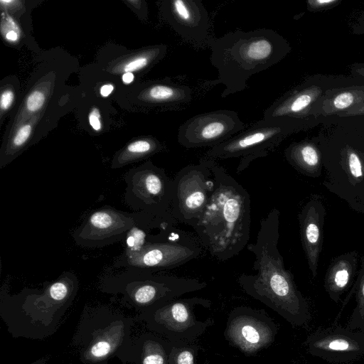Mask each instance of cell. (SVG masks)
Returning <instances> with one entry per match:
<instances>
[{"instance_id": "4", "label": "cell", "mask_w": 364, "mask_h": 364, "mask_svg": "<svg viewBox=\"0 0 364 364\" xmlns=\"http://www.w3.org/2000/svg\"><path fill=\"white\" fill-rule=\"evenodd\" d=\"M76 290L74 278L63 277L41 294H30L16 306L1 308V316L13 336L42 339L56 331Z\"/></svg>"}, {"instance_id": "27", "label": "cell", "mask_w": 364, "mask_h": 364, "mask_svg": "<svg viewBox=\"0 0 364 364\" xmlns=\"http://www.w3.org/2000/svg\"><path fill=\"white\" fill-rule=\"evenodd\" d=\"M350 71L352 77L364 85V63H355L351 65Z\"/></svg>"}, {"instance_id": "29", "label": "cell", "mask_w": 364, "mask_h": 364, "mask_svg": "<svg viewBox=\"0 0 364 364\" xmlns=\"http://www.w3.org/2000/svg\"><path fill=\"white\" fill-rule=\"evenodd\" d=\"M349 278L348 272L346 269H340L335 274L334 282L338 287H344L348 283Z\"/></svg>"}, {"instance_id": "9", "label": "cell", "mask_w": 364, "mask_h": 364, "mask_svg": "<svg viewBox=\"0 0 364 364\" xmlns=\"http://www.w3.org/2000/svg\"><path fill=\"white\" fill-rule=\"evenodd\" d=\"M246 128L237 113L230 109L196 114L181 124L178 142L186 149L212 148L228 141Z\"/></svg>"}, {"instance_id": "14", "label": "cell", "mask_w": 364, "mask_h": 364, "mask_svg": "<svg viewBox=\"0 0 364 364\" xmlns=\"http://www.w3.org/2000/svg\"><path fill=\"white\" fill-rule=\"evenodd\" d=\"M134 191L146 205L171 215L173 180L160 168L149 166L134 176Z\"/></svg>"}, {"instance_id": "28", "label": "cell", "mask_w": 364, "mask_h": 364, "mask_svg": "<svg viewBox=\"0 0 364 364\" xmlns=\"http://www.w3.org/2000/svg\"><path fill=\"white\" fill-rule=\"evenodd\" d=\"M14 99V92L11 90H6L1 94L0 106L2 111H6L12 105Z\"/></svg>"}, {"instance_id": "10", "label": "cell", "mask_w": 364, "mask_h": 364, "mask_svg": "<svg viewBox=\"0 0 364 364\" xmlns=\"http://www.w3.org/2000/svg\"><path fill=\"white\" fill-rule=\"evenodd\" d=\"M277 333V325L264 309L246 306L230 312L224 331L225 339L247 355L271 346Z\"/></svg>"}, {"instance_id": "34", "label": "cell", "mask_w": 364, "mask_h": 364, "mask_svg": "<svg viewBox=\"0 0 364 364\" xmlns=\"http://www.w3.org/2000/svg\"><path fill=\"white\" fill-rule=\"evenodd\" d=\"M113 89L114 87L110 84L104 85L100 88V94L103 97H107L112 92Z\"/></svg>"}, {"instance_id": "17", "label": "cell", "mask_w": 364, "mask_h": 364, "mask_svg": "<svg viewBox=\"0 0 364 364\" xmlns=\"http://www.w3.org/2000/svg\"><path fill=\"white\" fill-rule=\"evenodd\" d=\"M192 93L189 86L167 80L147 87L143 99L151 104L180 109L191 102Z\"/></svg>"}, {"instance_id": "22", "label": "cell", "mask_w": 364, "mask_h": 364, "mask_svg": "<svg viewBox=\"0 0 364 364\" xmlns=\"http://www.w3.org/2000/svg\"><path fill=\"white\" fill-rule=\"evenodd\" d=\"M146 235L144 230L133 227L127 234L126 245V254L127 257L139 252L148 243L146 242Z\"/></svg>"}, {"instance_id": "5", "label": "cell", "mask_w": 364, "mask_h": 364, "mask_svg": "<svg viewBox=\"0 0 364 364\" xmlns=\"http://www.w3.org/2000/svg\"><path fill=\"white\" fill-rule=\"evenodd\" d=\"M133 319L107 309L83 312L73 342L79 348L83 364H108L117 358L132 363Z\"/></svg>"}, {"instance_id": "12", "label": "cell", "mask_w": 364, "mask_h": 364, "mask_svg": "<svg viewBox=\"0 0 364 364\" xmlns=\"http://www.w3.org/2000/svg\"><path fill=\"white\" fill-rule=\"evenodd\" d=\"M164 8L168 23L181 38L196 46L208 45L210 21L200 0H169Z\"/></svg>"}, {"instance_id": "16", "label": "cell", "mask_w": 364, "mask_h": 364, "mask_svg": "<svg viewBox=\"0 0 364 364\" xmlns=\"http://www.w3.org/2000/svg\"><path fill=\"white\" fill-rule=\"evenodd\" d=\"M132 220L112 210H100L92 214L82 226L78 237L81 241H105L127 230Z\"/></svg>"}, {"instance_id": "7", "label": "cell", "mask_w": 364, "mask_h": 364, "mask_svg": "<svg viewBox=\"0 0 364 364\" xmlns=\"http://www.w3.org/2000/svg\"><path fill=\"white\" fill-rule=\"evenodd\" d=\"M211 304L210 299L202 297L177 298L140 314L138 318L151 331L171 342H194L214 323L212 318L198 320L194 310L198 306L208 309Z\"/></svg>"}, {"instance_id": "20", "label": "cell", "mask_w": 364, "mask_h": 364, "mask_svg": "<svg viewBox=\"0 0 364 364\" xmlns=\"http://www.w3.org/2000/svg\"><path fill=\"white\" fill-rule=\"evenodd\" d=\"M161 149V144L153 139H143L129 144L117 160L122 166L139 157L149 156Z\"/></svg>"}, {"instance_id": "25", "label": "cell", "mask_w": 364, "mask_h": 364, "mask_svg": "<svg viewBox=\"0 0 364 364\" xmlns=\"http://www.w3.org/2000/svg\"><path fill=\"white\" fill-rule=\"evenodd\" d=\"M341 2V0H308L306 6L310 12H318L331 9Z\"/></svg>"}, {"instance_id": "36", "label": "cell", "mask_w": 364, "mask_h": 364, "mask_svg": "<svg viewBox=\"0 0 364 364\" xmlns=\"http://www.w3.org/2000/svg\"><path fill=\"white\" fill-rule=\"evenodd\" d=\"M6 38L10 41H16L18 39V35L16 31H10L6 33Z\"/></svg>"}, {"instance_id": "32", "label": "cell", "mask_w": 364, "mask_h": 364, "mask_svg": "<svg viewBox=\"0 0 364 364\" xmlns=\"http://www.w3.org/2000/svg\"><path fill=\"white\" fill-rule=\"evenodd\" d=\"M364 115V102L358 105L346 112L338 115L339 117L350 116H363Z\"/></svg>"}, {"instance_id": "18", "label": "cell", "mask_w": 364, "mask_h": 364, "mask_svg": "<svg viewBox=\"0 0 364 364\" xmlns=\"http://www.w3.org/2000/svg\"><path fill=\"white\" fill-rule=\"evenodd\" d=\"M171 341L145 333L134 339L133 364H168Z\"/></svg>"}, {"instance_id": "21", "label": "cell", "mask_w": 364, "mask_h": 364, "mask_svg": "<svg viewBox=\"0 0 364 364\" xmlns=\"http://www.w3.org/2000/svg\"><path fill=\"white\" fill-rule=\"evenodd\" d=\"M168 364H198L200 346L194 342H171Z\"/></svg>"}, {"instance_id": "3", "label": "cell", "mask_w": 364, "mask_h": 364, "mask_svg": "<svg viewBox=\"0 0 364 364\" xmlns=\"http://www.w3.org/2000/svg\"><path fill=\"white\" fill-rule=\"evenodd\" d=\"M208 46L210 63L218 77L205 84L223 85L220 95L223 98L245 90L252 75L278 63L291 50L289 42L271 28L236 30L212 38Z\"/></svg>"}, {"instance_id": "30", "label": "cell", "mask_w": 364, "mask_h": 364, "mask_svg": "<svg viewBox=\"0 0 364 364\" xmlns=\"http://www.w3.org/2000/svg\"><path fill=\"white\" fill-rule=\"evenodd\" d=\"M89 122L95 131H100L102 127L100 114L97 109H93L89 114Z\"/></svg>"}, {"instance_id": "8", "label": "cell", "mask_w": 364, "mask_h": 364, "mask_svg": "<svg viewBox=\"0 0 364 364\" xmlns=\"http://www.w3.org/2000/svg\"><path fill=\"white\" fill-rule=\"evenodd\" d=\"M213 161L203 157L176 173L171 202V214L176 222L193 228L200 218L214 187Z\"/></svg>"}, {"instance_id": "13", "label": "cell", "mask_w": 364, "mask_h": 364, "mask_svg": "<svg viewBox=\"0 0 364 364\" xmlns=\"http://www.w3.org/2000/svg\"><path fill=\"white\" fill-rule=\"evenodd\" d=\"M200 247L191 240L148 242L142 250L127 257L130 265L141 268H173L196 258Z\"/></svg>"}, {"instance_id": "33", "label": "cell", "mask_w": 364, "mask_h": 364, "mask_svg": "<svg viewBox=\"0 0 364 364\" xmlns=\"http://www.w3.org/2000/svg\"><path fill=\"white\" fill-rule=\"evenodd\" d=\"M353 33L358 35L364 34V11H362L354 23Z\"/></svg>"}, {"instance_id": "37", "label": "cell", "mask_w": 364, "mask_h": 364, "mask_svg": "<svg viewBox=\"0 0 364 364\" xmlns=\"http://www.w3.org/2000/svg\"><path fill=\"white\" fill-rule=\"evenodd\" d=\"M361 291H362L363 296L364 297V283L362 286Z\"/></svg>"}, {"instance_id": "19", "label": "cell", "mask_w": 364, "mask_h": 364, "mask_svg": "<svg viewBox=\"0 0 364 364\" xmlns=\"http://www.w3.org/2000/svg\"><path fill=\"white\" fill-rule=\"evenodd\" d=\"M284 156L299 171H313L322 159L317 136L291 143L285 149Z\"/></svg>"}, {"instance_id": "35", "label": "cell", "mask_w": 364, "mask_h": 364, "mask_svg": "<svg viewBox=\"0 0 364 364\" xmlns=\"http://www.w3.org/2000/svg\"><path fill=\"white\" fill-rule=\"evenodd\" d=\"M134 77L132 73H124L122 75V80L124 83L129 84L133 81Z\"/></svg>"}, {"instance_id": "26", "label": "cell", "mask_w": 364, "mask_h": 364, "mask_svg": "<svg viewBox=\"0 0 364 364\" xmlns=\"http://www.w3.org/2000/svg\"><path fill=\"white\" fill-rule=\"evenodd\" d=\"M32 132L31 124H26L21 126L14 136L11 145L14 149H18L23 146L29 139Z\"/></svg>"}, {"instance_id": "2", "label": "cell", "mask_w": 364, "mask_h": 364, "mask_svg": "<svg viewBox=\"0 0 364 364\" xmlns=\"http://www.w3.org/2000/svg\"><path fill=\"white\" fill-rule=\"evenodd\" d=\"M279 228V211L274 208L261 220L255 242L247 245L255 256V274H240L237 283L245 294L298 323L304 314V301L278 250Z\"/></svg>"}, {"instance_id": "6", "label": "cell", "mask_w": 364, "mask_h": 364, "mask_svg": "<svg viewBox=\"0 0 364 364\" xmlns=\"http://www.w3.org/2000/svg\"><path fill=\"white\" fill-rule=\"evenodd\" d=\"M323 122V117L262 119L221 144L210 148L204 158L216 160L240 158L237 173L256 159L272 152L292 134L308 131Z\"/></svg>"}, {"instance_id": "1", "label": "cell", "mask_w": 364, "mask_h": 364, "mask_svg": "<svg viewBox=\"0 0 364 364\" xmlns=\"http://www.w3.org/2000/svg\"><path fill=\"white\" fill-rule=\"evenodd\" d=\"M214 187L193 228L212 257L226 261L237 255L250 239V198L242 184L215 160L211 165Z\"/></svg>"}, {"instance_id": "31", "label": "cell", "mask_w": 364, "mask_h": 364, "mask_svg": "<svg viewBox=\"0 0 364 364\" xmlns=\"http://www.w3.org/2000/svg\"><path fill=\"white\" fill-rule=\"evenodd\" d=\"M328 348L333 350H345L350 348V343L343 339H335L328 343Z\"/></svg>"}, {"instance_id": "11", "label": "cell", "mask_w": 364, "mask_h": 364, "mask_svg": "<svg viewBox=\"0 0 364 364\" xmlns=\"http://www.w3.org/2000/svg\"><path fill=\"white\" fill-rule=\"evenodd\" d=\"M352 77L315 74L276 100L264 112L263 119L307 118L314 104L329 89L356 83Z\"/></svg>"}, {"instance_id": "23", "label": "cell", "mask_w": 364, "mask_h": 364, "mask_svg": "<svg viewBox=\"0 0 364 364\" xmlns=\"http://www.w3.org/2000/svg\"><path fill=\"white\" fill-rule=\"evenodd\" d=\"M303 219V235L306 246L309 247L315 245L319 237V229L318 225L313 220H309L307 215Z\"/></svg>"}, {"instance_id": "24", "label": "cell", "mask_w": 364, "mask_h": 364, "mask_svg": "<svg viewBox=\"0 0 364 364\" xmlns=\"http://www.w3.org/2000/svg\"><path fill=\"white\" fill-rule=\"evenodd\" d=\"M45 101V94L41 90H34L26 99V109L30 113H34L42 108Z\"/></svg>"}, {"instance_id": "15", "label": "cell", "mask_w": 364, "mask_h": 364, "mask_svg": "<svg viewBox=\"0 0 364 364\" xmlns=\"http://www.w3.org/2000/svg\"><path fill=\"white\" fill-rule=\"evenodd\" d=\"M364 102V85L358 82L329 89L314 104L309 116H338Z\"/></svg>"}]
</instances>
